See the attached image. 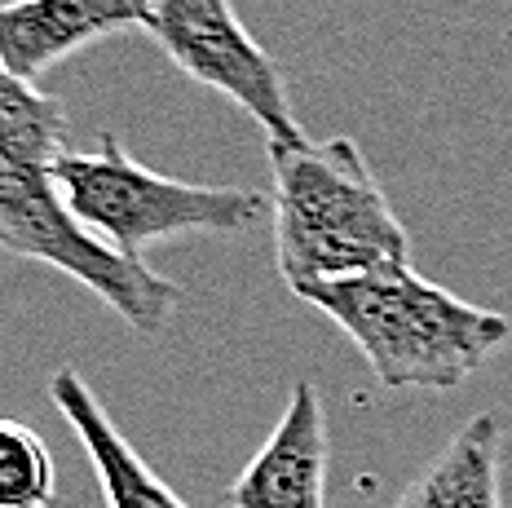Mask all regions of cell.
Instances as JSON below:
<instances>
[{
    "label": "cell",
    "instance_id": "1",
    "mask_svg": "<svg viewBox=\"0 0 512 508\" xmlns=\"http://www.w3.org/2000/svg\"><path fill=\"white\" fill-rule=\"evenodd\" d=\"M332 319L384 389H455L512 341V319L420 279L411 261L292 292Z\"/></svg>",
    "mask_w": 512,
    "mask_h": 508
},
{
    "label": "cell",
    "instance_id": "2",
    "mask_svg": "<svg viewBox=\"0 0 512 508\" xmlns=\"http://www.w3.org/2000/svg\"><path fill=\"white\" fill-rule=\"evenodd\" d=\"M274 261L292 292L411 261V235L354 137L270 146Z\"/></svg>",
    "mask_w": 512,
    "mask_h": 508
},
{
    "label": "cell",
    "instance_id": "3",
    "mask_svg": "<svg viewBox=\"0 0 512 508\" xmlns=\"http://www.w3.org/2000/svg\"><path fill=\"white\" fill-rule=\"evenodd\" d=\"M53 186L89 235L133 266H146L155 243L186 235H243L270 213V199L248 186H199L151 173L115 133L98 151H67L53 164Z\"/></svg>",
    "mask_w": 512,
    "mask_h": 508
},
{
    "label": "cell",
    "instance_id": "4",
    "mask_svg": "<svg viewBox=\"0 0 512 508\" xmlns=\"http://www.w3.org/2000/svg\"><path fill=\"white\" fill-rule=\"evenodd\" d=\"M0 248L84 283L137 336H159L181 305V288L151 266H133L80 226L53 186V168L0 155Z\"/></svg>",
    "mask_w": 512,
    "mask_h": 508
},
{
    "label": "cell",
    "instance_id": "5",
    "mask_svg": "<svg viewBox=\"0 0 512 508\" xmlns=\"http://www.w3.org/2000/svg\"><path fill=\"white\" fill-rule=\"evenodd\" d=\"M142 31L195 84L239 102L270 146L309 142L296 124L279 62L252 40L230 0H146Z\"/></svg>",
    "mask_w": 512,
    "mask_h": 508
},
{
    "label": "cell",
    "instance_id": "6",
    "mask_svg": "<svg viewBox=\"0 0 512 508\" xmlns=\"http://www.w3.org/2000/svg\"><path fill=\"white\" fill-rule=\"evenodd\" d=\"M327 469H332V438H327L323 398L309 380H296L287 407L265 447L248 469L230 482V508H327Z\"/></svg>",
    "mask_w": 512,
    "mask_h": 508
},
{
    "label": "cell",
    "instance_id": "7",
    "mask_svg": "<svg viewBox=\"0 0 512 508\" xmlns=\"http://www.w3.org/2000/svg\"><path fill=\"white\" fill-rule=\"evenodd\" d=\"M146 0H9L0 5V62L23 84L120 31H142Z\"/></svg>",
    "mask_w": 512,
    "mask_h": 508
},
{
    "label": "cell",
    "instance_id": "8",
    "mask_svg": "<svg viewBox=\"0 0 512 508\" xmlns=\"http://www.w3.org/2000/svg\"><path fill=\"white\" fill-rule=\"evenodd\" d=\"M49 398L62 411L71 429H76L84 455L93 460L106 495V508H190L181 495L168 486L151 464L137 455V447L115 429L111 411L98 402V394L89 389L76 367H62L49 380Z\"/></svg>",
    "mask_w": 512,
    "mask_h": 508
},
{
    "label": "cell",
    "instance_id": "9",
    "mask_svg": "<svg viewBox=\"0 0 512 508\" xmlns=\"http://www.w3.org/2000/svg\"><path fill=\"white\" fill-rule=\"evenodd\" d=\"M499 460H504V416L482 411L446 442V451L393 500V508H504Z\"/></svg>",
    "mask_w": 512,
    "mask_h": 508
},
{
    "label": "cell",
    "instance_id": "10",
    "mask_svg": "<svg viewBox=\"0 0 512 508\" xmlns=\"http://www.w3.org/2000/svg\"><path fill=\"white\" fill-rule=\"evenodd\" d=\"M0 155L53 168L67 155V111L0 62Z\"/></svg>",
    "mask_w": 512,
    "mask_h": 508
},
{
    "label": "cell",
    "instance_id": "11",
    "mask_svg": "<svg viewBox=\"0 0 512 508\" xmlns=\"http://www.w3.org/2000/svg\"><path fill=\"white\" fill-rule=\"evenodd\" d=\"M58 500L53 455L31 425L0 416V508H49Z\"/></svg>",
    "mask_w": 512,
    "mask_h": 508
}]
</instances>
